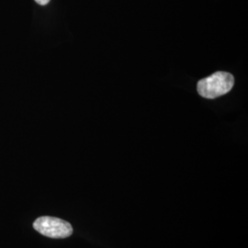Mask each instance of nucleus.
<instances>
[{
    "label": "nucleus",
    "instance_id": "f257e3e1",
    "mask_svg": "<svg viewBox=\"0 0 248 248\" xmlns=\"http://www.w3.org/2000/svg\"><path fill=\"white\" fill-rule=\"evenodd\" d=\"M234 78L227 72L219 71L198 83V93L205 98L213 99L227 94L232 89Z\"/></svg>",
    "mask_w": 248,
    "mask_h": 248
},
{
    "label": "nucleus",
    "instance_id": "f03ea898",
    "mask_svg": "<svg viewBox=\"0 0 248 248\" xmlns=\"http://www.w3.org/2000/svg\"><path fill=\"white\" fill-rule=\"evenodd\" d=\"M33 228L39 233L50 238H66L73 233V227L69 222L51 216L36 219Z\"/></svg>",
    "mask_w": 248,
    "mask_h": 248
},
{
    "label": "nucleus",
    "instance_id": "7ed1b4c3",
    "mask_svg": "<svg viewBox=\"0 0 248 248\" xmlns=\"http://www.w3.org/2000/svg\"><path fill=\"white\" fill-rule=\"evenodd\" d=\"M35 2L41 6H45L50 2V0H35Z\"/></svg>",
    "mask_w": 248,
    "mask_h": 248
}]
</instances>
